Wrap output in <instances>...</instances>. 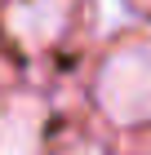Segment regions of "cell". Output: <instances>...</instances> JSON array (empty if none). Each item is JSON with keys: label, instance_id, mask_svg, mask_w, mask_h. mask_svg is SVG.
Listing matches in <instances>:
<instances>
[{"label": "cell", "instance_id": "cell-1", "mask_svg": "<svg viewBox=\"0 0 151 155\" xmlns=\"http://www.w3.org/2000/svg\"><path fill=\"white\" fill-rule=\"evenodd\" d=\"M98 102L116 124L151 120V45L147 40H133L107 58L102 75H98Z\"/></svg>", "mask_w": 151, "mask_h": 155}, {"label": "cell", "instance_id": "cell-2", "mask_svg": "<svg viewBox=\"0 0 151 155\" xmlns=\"http://www.w3.org/2000/svg\"><path fill=\"white\" fill-rule=\"evenodd\" d=\"M45 107L27 93L0 97V155H40Z\"/></svg>", "mask_w": 151, "mask_h": 155}, {"label": "cell", "instance_id": "cell-3", "mask_svg": "<svg viewBox=\"0 0 151 155\" xmlns=\"http://www.w3.org/2000/svg\"><path fill=\"white\" fill-rule=\"evenodd\" d=\"M71 0H9V31L27 49H45L62 36Z\"/></svg>", "mask_w": 151, "mask_h": 155}, {"label": "cell", "instance_id": "cell-4", "mask_svg": "<svg viewBox=\"0 0 151 155\" xmlns=\"http://www.w3.org/2000/svg\"><path fill=\"white\" fill-rule=\"evenodd\" d=\"M71 155H98V151H93V146H76Z\"/></svg>", "mask_w": 151, "mask_h": 155}]
</instances>
